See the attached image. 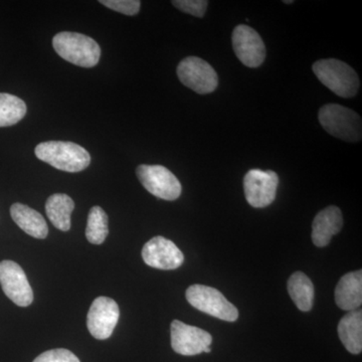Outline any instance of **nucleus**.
<instances>
[{
	"label": "nucleus",
	"mask_w": 362,
	"mask_h": 362,
	"mask_svg": "<svg viewBox=\"0 0 362 362\" xmlns=\"http://www.w3.org/2000/svg\"><path fill=\"white\" fill-rule=\"evenodd\" d=\"M35 152L40 160L66 173H80L90 163L89 152L73 142L40 143L35 147Z\"/></svg>",
	"instance_id": "obj_1"
},
{
	"label": "nucleus",
	"mask_w": 362,
	"mask_h": 362,
	"mask_svg": "<svg viewBox=\"0 0 362 362\" xmlns=\"http://www.w3.org/2000/svg\"><path fill=\"white\" fill-rule=\"evenodd\" d=\"M54 51L74 65L93 68L99 63L101 49L96 40L82 33L63 32L52 39Z\"/></svg>",
	"instance_id": "obj_2"
},
{
	"label": "nucleus",
	"mask_w": 362,
	"mask_h": 362,
	"mask_svg": "<svg viewBox=\"0 0 362 362\" xmlns=\"http://www.w3.org/2000/svg\"><path fill=\"white\" fill-rule=\"evenodd\" d=\"M314 74L324 86L337 96L351 98L359 89V78L356 71L339 59H320L314 63Z\"/></svg>",
	"instance_id": "obj_3"
},
{
	"label": "nucleus",
	"mask_w": 362,
	"mask_h": 362,
	"mask_svg": "<svg viewBox=\"0 0 362 362\" xmlns=\"http://www.w3.org/2000/svg\"><path fill=\"white\" fill-rule=\"evenodd\" d=\"M319 122L326 132L344 141L361 139V118L356 112L338 104H327L320 109Z\"/></svg>",
	"instance_id": "obj_4"
},
{
	"label": "nucleus",
	"mask_w": 362,
	"mask_h": 362,
	"mask_svg": "<svg viewBox=\"0 0 362 362\" xmlns=\"http://www.w3.org/2000/svg\"><path fill=\"white\" fill-rule=\"evenodd\" d=\"M188 303L197 310L228 322H235L239 318V310L230 303L223 293L213 287L192 285L187 290Z\"/></svg>",
	"instance_id": "obj_5"
},
{
	"label": "nucleus",
	"mask_w": 362,
	"mask_h": 362,
	"mask_svg": "<svg viewBox=\"0 0 362 362\" xmlns=\"http://www.w3.org/2000/svg\"><path fill=\"white\" fill-rule=\"evenodd\" d=\"M136 175L145 189L158 199L171 202L180 197V180L164 166L142 164L136 169Z\"/></svg>",
	"instance_id": "obj_6"
},
{
	"label": "nucleus",
	"mask_w": 362,
	"mask_h": 362,
	"mask_svg": "<svg viewBox=\"0 0 362 362\" xmlns=\"http://www.w3.org/2000/svg\"><path fill=\"white\" fill-rule=\"evenodd\" d=\"M178 78L197 94H209L218 88V77L213 66L197 57L182 59L177 66Z\"/></svg>",
	"instance_id": "obj_7"
},
{
	"label": "nucleus",
	"mask_w": 362,
	"mask_h": 362,
	"mask_svg": "<svg viewBox=\"0 0 362 362\" xmlns=\"http://www.w3.org/2000/svg\"><path fill=\"white\" fill-rule=\"evenodd\" d=\"M279 185L277 173L252 169L244 177L245 197L250 206L262 209L275 201Z\"/></svg>",
	"instance_id": "obj_8"
},
{
	"label": "nucleus",
	"mask_w": 362,
	"mask_h": 362,
	"mask_svg": "<svg viewBox=\"0 0 362 362\" xmlns=\"http://www.w3.org/2000/svg\"><path fill=\"white\" fill-rule=\"evenodd\" d=\"M171 347L176 354L194 356L211 347L213 337L207 331L187 325L180 320L171 323Z\"/></svg>",
	"instance_id": "obj_9"
},
{
	"label": "nucleus",
	"mask_w": 362,
	"mask_h": 362,
	"mask_svg": "<svg viewBox=\"0 0 362 362\" xmlns=\"http://www.w3.org/2000/svg\"><path fill=\"white\" fill-rule=\"evenodd\" d=\"M0 285L14 304L28 307L33 303V293L25 271L13 261L0 262Z\"/></svg>",
	"instance_id": "obj_10"
},
{
	"label": "nucleus",
	"mask_w": 362,
	"mask_h": 362,
	"mask_svg": "<svg viewBox=\"0 0 362 362\" xmlns=\"http://www.w3.org/2000/svg\"><path fill=\"white\" fill-rule=\"evenodd\" d=\"M119 317L120 309L113 299L105 296L96 298L88 313L87 326L90 335L99 340L110 337Z\"/></svg>",
	"instance_id": "obj_11"
},
{
	"label": "nucleus",
	"mask_w": 362,
	"mask_h": 362,
	"mask_svg": "<svg viewBox=\"0 0 362 362\" xmlns=\"http://www.w3.org/2000/svg\"><path fill=\"white\" fill-rule=\"evenodd\" d=\"M233 47L235 56L249 68H258L266 58V47L258 33L250 26L240 25L233 30Z\"/></svg>",
	"instance_id": "obj_12"
},
{
	"label": "nucleus",
	"mask_w": 362,
	"mask_h": 362,
	"mask_svg": "<svg viewBox=\"0 0 362 362\" xmlns=\"http://www.w3.org/2000/svg\"><path fill=\"white\" fill-rule=\"evenodd\" d=\"M144 263L159 270H175L185 261L182 252L175 243L163 237H154L142 249Z\"/></svg>",
	"instance_id": "obj_13"
},
{
	"label": "nucleus",
	"mask_w": 362,
	"mask_h": 362,
	"mask_svg": "<svg viewBox=\"0 0 362 362\" xmlns=\"http://www.w3.org/2000/svg\"><path fill=\"white\" fill-rule=\"evenodd\" d=\"M342 213L337 206L326 207L316 214L312 223V240L316 247H322L329 244L333 235L341 230Z\"/></svg>",
	"instance_id": "obj_14"
},
{
	"label": "nucleus",
	"mask_w": 362,
	"mask_h": 362,
	"mask_svg": "<svg viewBox=\"0 0 362 362\" xmlns=\"http://www.w3.org/2000/svg\"><path fill=\"white\" fill-rule=\"evenodd\" d=\"M335 301L345 311L357 310L362 304V272L347 273L340 279L335 289Z\"/></svg>",
	"instance_id": "obj_15"
},
{
	"label": "nucleus",
	"mask_w": 362,
	"mask_h": 362,
	"mask_svg": "<svg viewBox=\"0 0 362 362\" xmlns=\"http://www.w3.org/2000/svg\"><path fill=\"white\" fill-rule=\"evenodd\" d=\"M11 218L23 232L35 239L44 240L47 237L49 228L44 216L25 204H13L11 207Z\"/></svg>",
	"instance_id": "obj_16"
},
{
	"label": "nucleus",
	"mask_w": 362,
	"mask_h": 362,
	"mask_svg": "<svg viewBox=\"0 0 362 362\" xmlns=\"http://www.w3.org/2000/svg\"><path fill=\"white\" fill-rule=\"evenodd\" d=\"M338 337L347 351L352 354H361L362 312L349 311L338 324Z\"/></svg>",
	"instance_id": "obj_17"
},
{
	"label": "nucleus",
	"mask_w": 362,
	"mask_h": 362,
	"mask_svg": "<svg viewBox=\"0 0 362 362\" xmlns=\"http://www.w3.org/2000/svg\"><path fill=\"white\" fill-rule=\"evenodd\" d=\"M75 209V202L69 195L52 194L45 202V213L52 225L63 232L71 228V216Z\"/></svg>",
	"instance_id": "obj_18"
},
{
	"label": "nucleus",
	"mask_w": 362,
	"mask_h": 362,
	"mask_svg": "<svg viewBox=\"0 0 362 362\" xmlns=\"http://www.w3.org/2000/svg\"><path fill=\"white\" fill-rule=\"evenodd\" d=\"M288 292L300 311L308 312L314 301V285L302 272L293 274L288 280Z\"/></svg>",
	"instance_id": "obj_19"
},
{
	"label": "nucleus",
	"mask_w": 362,
	"mask_h": 362,
	"mask_svg": "<svg viewBox=\"0 0 362 362\" xmlns=\"http://www.w3.org/2000/svg\"><path fill=\"white\" fill-rule=\"evenodd\" d=\"M26 105L21 98L0 93V127H8L20 122L25 116Z\"/></svg>",
	"instance_id": "obj_20"
},
{
	"label": "nucleus",
	"mask_w": 362,
	"mask_h": 362,
	"mask_svg": "<svg viewBox=\"0 0 362 362\" xmlns=\"http://www.w3.org/2000/svg\"><path fill=\"white\" fill-rule=\"evenodd\" d=\"M108 233V216L104 209L100 206L92 207L86 228L87 240L90 244L101 245L106 240Z\"/></svg>",
	"instance_id": "obj_21"
},
{
	"label": "nucleus",
	"mask_w": 362,
	"mask_h": 362,
	"mask_svg": "<svg viewBox=\"0 0 362 362\" xmlns=\"http://www.w3.org/2000/svg\"><path fill=\"white\" fill-rule=\"evenodd\" d=\"M100 4L126 16H135L141 6V2L138 0H101Z\"/></svg>",
	"instance_id": "obj_22"
},
{
	"label": "nucleus",
	"mask_w": 362,
	"mask_h": 362,
	"mask_svg": "<svg viewBox=\"0 0 362 362\" xmlns=\"http://www.w3.org/2000/svg\"><path fill=\"white\" fill-rule=\"evenodd\" d=\"M173 6L183 13L192 14L197 18H202L206 14L209 1L204 0H175Z\"/></svg>",
	"instance_id": "obj_23"
},
{
	"label": "nucleus",
	"mask_w": 362,
	"mask_h": 362,
	"mask_svg": "<svg viewBox=\"0 0 362 362\" xmlns=\"http://www.w3.org/2000/svg\"><path fill=\"white\" fill-rule=\"evenodd\" d=\"M33 362H80V359L70 350L59 349L47 350L37 356Z\"/></svg>",
	"instance_id": "obj_24"
},
{
	"label": "nucleus",
	"mask_w": 362,
	"mask_h": 362,
	"mask_svg": "<svg viewBox=\"0 0 362 362\" xmlns=\"http://www.w3.org/2000/svg\"><path fill=\"white\" fill-rule=\"evenodd\" d=\"M293 2H294V1H293V0H290V1H286V0H285L284 4H293Z\"/></svg>",
	"instance_id": "obj_25"
}]
</instances>
